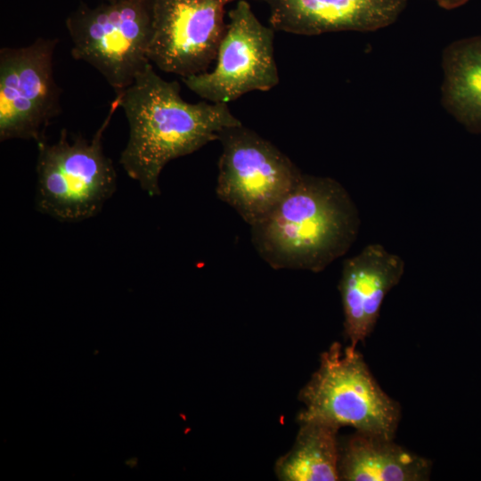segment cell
<instances>
[{"label":"cell","mask_w":481,"mask_h":481,"mask_svg":"<svg viewBox=\"0 0 481 481\" xmlns=\"http://www.w3.org/2000/svg\"><path fill=\"white\" fill-rule=\"evenodd\" d=\"M116 94L129 126L119 163L151 197L160 194L159 178L168 162L218 140L224 128L241 124L227 103L185 102L178 82L162 78L151 63Z\"/></svg>","instance_id":"obj_1"},{"label":"cell","mask_w":481,"mask_h":481,"mask_svg":"<svg viewBox=\"0 0 481 481\" xmlns=\"http://www.w3.org/2000/svg\"><path fill=\"white\" fill-rule=\"evenodd\" d=\"M360 224L358 208L340 183L302 174L272 212L251 225V240L275 270L320 273L349 250Z\"/></svg>","instance_id":"obj_2"},{"label":"cell","mask_w":481,"mask_h":481,"mask_svg":"<svg viewBox=\"0 0 481 481\" xmlns=\"http://www.w3.org/2000/svg\"><path fill=\"white\" fill-rule=\"evenodd\" d=\"M119 108L116 94L103 122L90 141L69 137L62 129L58 140L37 143V210L61 222H79L96 216L117 188L112 160L103 151L102 138Z\"/></svg>","instance_id":"obj_3"},{"label":"cell","mask_w":481,"mask_h":481,"mask_svg":"<svg viewBox=\"0 0 481 481\" xmlns=\"http://www.w3.org/2000/svg\"><path fill=\"white\" fill-rule=\"evenodd\" d=\"M298 400L305 408L298 421L317 420L391 439L401 419L399 404L381 389L356 347L338 342L321 355Z\"/></svg>","instance_id":"obj_4"},{"label":"cell","mask_w":481,"mask_h":481,"mask_svg":"<svg viewBox=\"0 0 481 481\" xmlns=\"http://www.w3.org/2000/svg\"><path fill=\"white\" fill-rule=\"evenodd\" d=\"M65 24L71 56L97 69L116 94L151 63L152 0L103 1L96 7L81 3Z\"/></svg>","instance_id":"obj_5"},{"label":"cell","mask_w":481,"mask_h":481,"mask_svg":"<svg viewBox=\"0 0 481 481\" xmlns=\"http://www.w3.org/2000/svg\"><path fill=\"white\" fill-rule=\"evenodd\" d=\"M222 154L216 192L250 226L269 215L302 173L271 142L242 124L218 135Z\"/></svg>","instance_id":"obj_6"},{"label":"cell","mask_w":481,"mask_h":481,"mask_svg":"<svg viewBox=\"0 0 481 481\" xmlns=\"http://www.w3.org/2000/svg\"><path fill=\"white\" fill-rule=\"evenodd\" d=\"M57 38L38 37L20 47L0 49V141L45 139L61 112V90L54 78Z\"/></svg>","instance_id":"obj_7"},{"label":"cell","mask_w":481,"mask_h":481,"mask_svg":"<svg viewBox=\"0 0 481 481\" xmlns=\"http://www.w3.org/2000/svg\"><path fill=\"white\" fill-rule=\"evenodd\" d=\"M228 18L213 70L182 78L191 91L214 103H228L251 91H269L279 83L275 30L258 20L248 0L237 1Z\"/></svg>","instance_id":"obj_8"},{"label":"cell","mask_w":481,"mask_h":481,"mask_svg":"<svg viewBox=\"0 0 481 481\" xmlns=\"http://www.w3.org/2000/svg\"><path fill=\"white\" fill-rule=\"evenodd\" d=\"M239 0H152L151 64L183 77L208 71L227 24L225 6Z\"/></svg>","instance_id":"obj_9"},{"label":"cell","mask_w":481,"mask_h":481,"mask_svg":"<svg viewBox=\"0 0 481 481\" xmlns=\"http://www.w3.org/2000/svg\"><path fill=\"white\" fill-rule=\"evenodd\" d=\"M404 265L401 257L378 243L368 244L344 260L338 290L348 346L356 347L371 334L383 300L399 283Z\"/></svg>","instance_id":"obj_10"},{"label":"cell","mask_w":481,"mask_h":481,"mask_svg":"<svg viewBox=\"0 0 481 481\" xmlns=\"http://www.w3.org/2000/svg\"><path fill=\"white\" fill-rule=\"evenodd\" d=\"M274 30L305 36L374 31L394 23L408 0H263Z\"/></svg>","instance_id":"obj_11"},{"label":"cell","mask_w":481,"mask_h":481,"mask_svg":"<svg viewBox=\"0 0 481 481\" xmlns=\"http://www.w3.org/2000/svg\"><path fill=\"white\" fill-rule=\"evenodd\" d=\"M431 462L379 435L355 431L339 442L338 474L344 481L428 480Z\"/></svg>","instance_id":"obj_12"},{"label":"cell","mask_w":481,"mask_h":481,"mask_svg":"<svg viewBox=\"0 0 481 481\" xmlns=\"http://www.w3.org/2000/svg\"><path fill=\"white\" fill-rule=\"evenodd\" d=\"M442 60L444 106L469 131L481 133V36L452 43Z\"/></svg>","instance_id":"obj_13"},{"label":"cell","mask_w":481,"mask_h":481,"mask_svg":"<svg viewBox=\"0 0 481 481\" xmlns=\"http://www.w3.org/2000/svg\"><path fill=\"white\" fill-rule=\"evenodd\" d=\"M298 423L300 427L293 446L275 463L277 478L281 481L339 480V428L317 420Z\"/></svg>","instance_id":"obj_14"},{"label":"cell","mask_w":481,"mask_h":481,"mask_svg":"<svg viewBox=\"0 0 481 481\" xmlns=\"http://www.w3.org/2000/svg\"><path fill=\"white\" fill-rule=\"evenodd\" d=\"M440 7L452 10L465 4L469 0H433Z\"/></svg>","instance_id":"obj_15"},{"label":"cell","mask_w":481,"mask_h":481,"mask_svg":"<svg viewBox=\"0 0 481 481\" xmlns=\"http://www.w3.org/2000/svg\"><path fill=\"white\" fill-rule=\"evenodd\" d=\"M104 2H114V1H118V0H103Z\"/></svg>","instance_id":"obj_16"}]
</instances>
